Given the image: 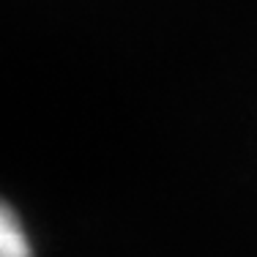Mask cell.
Instances as JSON below:
<instances>
[{"label":"cell","mask_w":257,"mask_h":257,"mask_svg":"<svg viewBox=\"0 0 257 257\" xmlns=\"http://www.w3.org/2000/svg\"><path fill=\"white\" fill-rule=\"evenodd\" d=\"M0 257H33L25 224L6 203H0Z\"/></svg>","instance_id":"1"}]
</instances>
